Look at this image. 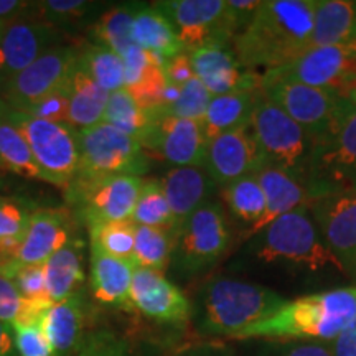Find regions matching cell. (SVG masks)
I'll return each instance as SVG.
<instances>
[{
    "label": "cell",
    "mask_w": 356,
    "mask_h": 356,
    "mask_svg": "<svg viewBox=\"0 0 356 356\" xmlns=\"http://www.w3.org/2000/svg\"><path fill=\"white\" fill-rule=\"evenodd\" d=\"M70 92V109H68V126L74 131L95 127L104 121L106 106H108L109 95L104 88H101L95 79L84 71L79 63L73 70L68 79Z\"/></svg>",
    "instance_id": "cell-28"
},
{
    "label": "cell",
    "mask_w": 356,
    "mask_h": 356,
    "mask_svg": "<svg viewBox=\"0 0 356 356\" xmlns=\"http://www.w3.org/2000/svg\"><path fill=\"white\" fill-rule=\"evenodd\" d=\"M266 195V213L254 226L248 228L246 236L259 234L266 226L300 207L314 203L309 188L304 181L291 173L273 165H262L254 173Z\"/></svg>",
    "instance_id": "cell-22"
},
{
    "label": "cell",
    "mask_w": 356,
    "mask_h": 356,
    "mask_svg": "<svg viewBox=\"0 0 356 356\" xmlns=\"http://www.w3.org/2000/svg\"><path fill=\"white\" fill-rule=\"evenodd\" d=\"M222 200L228 204L229 211L249 228L254 226L266 213L264 190L254 175H248L222 186Z\"/></svg>",
    "instance_id": "cell-33"
},
{
    "label": "cell",
    "mask_w": 356,
    "mask_h": 356,
    "mask_svg": "<svg viewBox=\"0 0 356 356\" xmlns=\"http://www.w3.org/2000/svg\"><path fill=\"white\" fill-rule=\"evenodd\" d=\"M132 221L137 226L167 229L175 236V220H173L170 204L167 202L160 180H144Z\"/></svg>",
    "instance_id": "cell-37"
},
{
    "label": "cell",
    "mask_w": 356,
    "mask_h": 356,
    "mask_svg": "<svg viewBox=\"0 0 356 356\" xmlns=\"http://www.w3.org/2000/svg\"><path fill=\"white\" fill-rule=\"evenodd\" d=\"M35 8L43 19V24H70L81 20L91 10L92 3L88 0H44L35 3Z\"/></svg>",
    "instance_id": "cell-45"
},
{
    "label": "cell",
    "mask_w": 356,
    "mask_h": 356,
    "mask_svg": "<svg viewBox=\"0 0 356 356\" xmlns=\"http://www.w3.org/2000/svg\"><path fill=\"white\" fill-rule=\"evenodd\" d=\"M129 345L109 328L88 332L74 356H129Z\"/></svg>",
    "instance_id": "cell-44"
},
{
    "label": "cell",
    "mask_w": 356,
    "mask_h": 356,
    "mask_svg": "<svg viewBox=\"0 0 356 356\" xmlns=\"http://www.w3.org/2000/svg\"><path fill=\"white\" fill-rule=\"evenodd\" d=\"M79 167L76 175H136L149 170V155L136 137L108 122L78 132Z\"/></svg>",
    "instance_id": "cell-10"
},
{
    "label": "cell",
    "mask_w": 356,
    "mask_h": 356,
    "mask_svg": "<svg viewBox=\"0 0 356 356\" xmlns=\"http://www.w3.org/2000/svg\"><path fill=\"white\" fill-rule=\"evenodd\" d=\"M79 51L71 47H51L29 68L2 86L3 101L12 109L22 111L68 83L76 68Z\"/></svg>",
    "instance_id": "cell-14"
},
{
    "label": "cell",
    "mask_w": 356,
    "mask_h": 356,
    "mask_svg": "<svg viewBox=\"0 0 356 356\" xmlns=\"http://www.w3.org/2000/svg\"><path fill=\"white\" fill-rule=\"evenodd\" d=\"M15 341L10 325L0 322V356H15Z\"/></svg>",
    "instance_id": "cell-52"
},
{
    "label": "cell",
    "mask_w": 356,
    "mask_h": 356,
    "mask_svg": "<svg viewBox=\"0 0 356 356\" xmlns=\"http://www.w3.org/2000/svg\"><path fill=\"white\" fill-rule=\"evenodd\" d=\"M317 0H266L236 35L233 50L246 71L286 66L309 51Z\"/></svg>",
    "instance_id": "cell-1"
},
{
    "label": "cell",
    "mask_w": 356,
    "mask_h": 356,
    "mask_svg": "<svg viewBox=\"0 0 356 356\" xmlns=\"http://www.w3.org/2000/svg\"><path fill=\"white\" fill-rule=\"evenodd\" d=\"M261 91L309 132L315 142L328 139L355 104L332 89L275 78L269 73L262 74Z\"/></svg>",
    "instance_id": "cell-6"
},
{
    "label": "cell",
    "mask_w": 356,
    "mask_h": 356,
    "mask_svg": "<svg viewBox=\"0 0 356 356\" xmlns=\"http://www.w3.org/2000/svg\"><path fill=\"white\" fill-rule=\"evenodd\" d=\"M86 325V302L76 292L63 302L53 304L43 317V330L53 356H74L81 346Z\"/></svg>",
    "instance_id": "cell-26"
},
{
    "label": "cell",
    "mask_w": 356,
    "mask_h": 356,
    "mask_svg": "<svg viewBox=\"0 0 356 356\" xmlns=\"http://www.w3.org/2000/svg\"><path fill=\"white\" fill-rule=\"evenodd\" d=\"M149 114L134 101L126 89H119L109 95L108 106H106L104 121L114 126L119 131L129 134L139 140L142 132L149 126Z\"/></svg>",
    "instance_id": "cell-39"
},
{
    "label": "cell",
    "mask_w": 356,
    "mask_h": 356,
    "mask_svg": "<svg viewBox=\"0 0 356 356\" xmlns=\"http://www.w3.org/2000/svg\"><path fill=\"white\" fill-rule=\"evenodd\" d=\"M195 76L203 83L211 96L261 89L262 74L239 66L228 47H204L188 53Z\"/></svg>",
    "instance_id": "cell-20"
},
{
    "label": "cell",
    "mask_w": 356,
    "mask_h": 356,
    "mask_svg": "<svg viewBox=\"0 0 356 356\" xmlns=\"http://www.w3.org/2000/svg\"><path fill=\"white\" fill-rule=\"evenodd\" d=\"M286 302V297L257 284L218 279L204 289L198 328L208 337L234 338L270 317Z\"/></svg>",
    "instance_id": "cell-3"
},
{
    "label": "cell",
    "mask_w": 356,
    "mask_h": 356,
    "mask_svg": "<svg viewBox=\"0 0 356 356\" xmlns=\"http://www.w3.org/2000/svg\"><path fill=\"white\" fill-rule=\"evenodd\" d=\"M55 37L51 25L43 22H7L6 29L0 32V84L3 86L50 50Z\"/></svg>",
    "instance_id": "cell-21"
},
{
    "label": "cell",
    "mask_w": 356,
    "mask_h": 356,
    "mask_svg": "<svg viewBox=\"0 0 356 356\" xmlns=\"http://www.w3.org/2000/svg\"><path fill=\"white\" fill-rule=\"evenodd\" d=\"M78 63L95 81L108 92L124 88V61L122 56L109 50L104 44H88L79 51Z\"/></svg>",
    "instance_id": "cell-35"
},
{
    "label": "cell",
    "mask_w": 356,
    "mask_h": 356,
    "mask_svg": "<svg viewBox=\"0 0 356 356\" xmlns=\"http://www.w3.org/2000/svg\"><path fill=\"white\" fill-rule=\"evenodd\" d=\"M163 193L175 220V236L198 208L210 202L215 184L203 167H173L160 178Z\"/></svg>",
    "instance_id": "cell-24"
},
{
    "label": "cell",
    "mask_w": 356,
    "mask_h": 356,
    "mask_svg": "<svg viewBox=\"0 0 356 356\" xmlns=\"http://www.w3.org/2000/svg\"><path fill=\"white\" fill-rule=\"evenodd\" d=\"M137 266L91 248V293L102 305L132 310L131 287Z\"/></svg>",
    "instance_id": "cell-25"
},
{
    "label": "cell",
    "mask_w": 356,
    "mask_h": 356,
    "mask_svg": "<svg viewBox=\"0 0 356 356\" xmlns=\"http://www.w3.org/2000/svg\"><path fill=\"white\" fill-rule=\"evenodd\" d=\"M15 350L20 356H53L51 346L40 322H17L12 325Z\"/></svg>",
    "instance_id": "cell-42"
},
{
    "label": "cell",
    "mask_w": 356,
    "mask_h": 356,
    "mask_svg": "<svg viewBox=\"0 0 356 356\" xmlns=\"http://www.w3.org/2000/svg\"><path fill=\"white\" fill-rule=\"evenodd\" d=\"M12 118L29 142L40 178L68 188L79 167L78 132L68 124L44 121L17 109H12Z\"/></svg>",
    "instance_id": "cell-7"
},
{
    "label": "cell",
    "mask_w": 356,
    "mask_h": 356,
    "mask_svg": "<svg viewBox=\"0 0 356 356\" xmlns=\"http://www.w3.org/2000/svg\"><path fill=\"white\" fill-rule=\"evenodd\" d=\"M152 6L170 20L186 53L228 47L239 33L228 0H163Z\"/></svg>",
    "instance_id": "cell-11"
},
{
    "label": "cell",
    "mask_w": 356,
    "mask_h": 356,
    "mask_svg": "<svg viewBox=\"0 0 356 356\" xmlns=\"http://www.w3.org/2000/svg\"><path fill=\"white\" fill-rule=\"evenodd\" d=\"M229 244L231 229L225 211L218 203L207 202L181 226L173 264L184 275L200 274L221 261Z\"/></svg>",
    "instance_id": "cell-12"
},
{
    "label": "cell",
    "mask_w": 356,
    "mask_h": 356,
    "mask_svg": "<svg viewBox=\"0 0 356 356\" xmlns=\"http://www.w3.org/2000/svg\"><path fill=\"white\" fill-rule=\"evenodd\" d=\"M140 177L111 175L83 177L76 175L66 188V200L76 208V220L89 226L108 221L132 220L142 188Z\"/></svg>",
    "instance_id": "cell-9"
},
{
    "label": "cell",
    "mask_w": 356,
    "mask_h": 356,
    "mask_svg": "<svg viewBox=\"0 0 356 356\" xmlns=\"http://www.w3.org/2000/svg\"><path fill=\"white\" fill-rule=\"evenodd\" d=\"M332 356H356V320H353L343 332L338 333L330 343Z\"/></svg>",
    "instance_id": "cell-49"
},
{
    "label": "cell",
    "mask_w": 356,
    "mask_h": 356,
    "mask_svg": "<svg viewBox=\"0 0 356 356\" xmlns=\"http://www.w3.org/2000/svg\"><path fill=\"white\" fill-rule=\"evenodd\" d=\"M279 356H332L328 343L320 341H299V343L287 346Z\"/></svg>",
    "instance_id": "cell-50"
},
{
    "label": "cell",
    "mask_w": 356,
    "mask_h": 356,
    "mask_svg": "<svg viewBox=\"0 0 356 356\" xmlns=\"http://www.w3.org/2000/svg\"><path fill=\"white\" fill-rule=\"evenodd\" d=\"M0 170L42 180L29 142L13 121L12 108L2 97H0Z\"/></svg>",
    "instance_id": "cell-32"
},
{
    "label": "cell",
    "mask_w": 356,
    "mask_h": 356,
    "mask_svg": "<svg viewBox=\"0 0 356 356\" xmlns=\"http://www.w3.org/2000/svg\"><path fill=\"white\" fill-rule=\"evenodd\" d=\"M254 252L257 259L264 262L286 261L312 270L332 266L341 270L309 207L297 208L266 226L257 236Z\"/></svg>",
    "instance_id": "cell-5"
},
{
    "label": "cell",
    "mask_w": 356,
    "mask_h": 356,
    "mask_svg": "<svg viewBox=\"0 0 356 356\" xmlns=\"http://www.w3.org/2000/svg\"><path fill=\"white\" fill-rule=\"evenodd\" d=\"M356 40L355 0H317L309 51Z\"/></svg>",
    "instance_id": "cell-27"
},
{
    "label": "cell",
    "mask_w": 356,
    "mask_h": 356,
    "mask_svg": "<svg viewBox=\"0 0 356 356\" xmlns=\"http://www.w3.org/2000/svg\"><path fill=\"white\" fill-rule=\"evenodd\" d=\"M191 356H222V355L218 353V351H215V350H211V348H207V350L193 351Z\"/></svg>",
    "instance_id": "cell-54"
},
{
    "label": "cell",
    "mask_w": 356,
    "mask_h": 356,
    "mask_svg": "<svg viewBox=\"0 0 356 356\" xmlns=\"http://www.w3.org/2000/svg\"><path fill=\"white\" fill-rule=\"evenodd\" d=\"M68 109L70 92L68 83H66L65 86L50 92V95L42 97V99L33 102V104H30L29 108L22 109V113H26L38 119H44V121L66 124L68 122Z\"/></svg>",
    "instance_id": "cell-46"
},
{
    "label": "cell",
    "mask_w": 356,
    "mask_h": 356,
    "mask_svg": "<svg viewBox=\"0 0 356 356\" xmlns=\"http://www.w3.org/2000/svg\"><path fill=\"white\" fill-rule=\"evenodd\" d=\"M124 89L144 111L163 108L167 79L163 73L165 60L155 53L134 47L122 55Z\"/></svg>",
    "instance_id": "cell-23"
},
{
    "label": "cell",
    "mask_w": 356,
    "mask_h": 356,
    "mask_svg": "<svg viewBox=\"0 0 356 356\" xmlns=\"http://www.w3.org/2000/svg\"><path fill=\"white\" fill-rule=\"evenodd\" d=\"M266 73L340 92L356 81V40L335 47L315 48L292 63L267 70Z\"/></svg>",
    "instance_id": "cell-15"
},
{
    "label": "cell",
    "mask_w": 356,
    "mask_h": 356,
    "mask_svg": "<svg viewBox=\"0 0 356 356\" xmlns=\"http://www.w3.org/2000/svg\"><path fill=\"white\" fill-rule=\"evenodd\" d=\"M33 211L22 200L0 197V239L24 236Z\"/></svg>",
    "instance_id": "cell-43"
},
{
    "label": "cell",
    "mask_w": 356,
    "mask_h": 356,
    "mask_svg": "<svg viewBox=\"0 0 356 356\" xmlns=\"http://www.w3.org/2000/svg\"><path fill=\"white\" fill-rule=\"evenodd\" d=\"M340 95L346 97V99H350L351 102H355L356 104V81H353L351 84H348L345 89H341Z\"/></svg>",
    "instance_id": "cell-53"
},
{
    "label": "cell",
    "mask_w": 356,
    "mask_h": 356,
    "mask_svg": "<svg viewBox=\"0 0 356 356\" xmlns=\"http://www.w3.org/2000/svg\"><path fill=\"white\" fill-rule=\"evenodd\" d=\"M137 225L132 220L108 221L89 226L91 248L119 259L134 261Z\"/></svg>",
    "instance_id": "cell-38"
},
{
    "label": "cell",
    "mask_w": 356,
    "mask_h": 356,
    "mask_svg": "<svg viewBox=\"0 0 356 356\" xmlns=\"http://www.w3.org/2000/svg\"><path fill=\"white\" fill-rule=\"evenodd\" d=\"M262 165L264 160L251 131V124L208 140L203 168L213 184L221 188L243 177L254 175Z\"/></svg>",
    "instance_id": "cell-16"
},
{
    "label": "cell",
    "mask_w": 356,
    "mask_h": 356,
    "mask_svg": "<svg viewBox=\"0 0 356 356\" xmlns=\"http://www.w3.org/2000/svg\"><path fill=\"white\" fill-rule=\"evenodd\" d=\"M163 73H165L167 84H172V86L178 88H181L184 84L188 83L191 78H195L188 53L184 51L180 53V55L167 60L165 65H163Z\"/></svg>",
    "instance_id": "cell-48"
},
{
    "label": "cell",
    "mask_w": 356,
    "mask_h": 356,
    "mask_svg": "<svg viewBox=\"0 0 356 356\" xmlns=\"http://www.w3.org/2000/svg\"><path fill=\"white\" fill-rule=\"evenodd\" d=\"M137 8L139 7L136 3H126V6L113 7L102 13L92 29L97 43L104 44L121 56L131 50L134 47L131 37L132 20Z\"/></svg>",
    "instance_id": "cell-36"
},
{
    "label": "cell",
    "mask_w": 356,
    "mask_h": 356,
    "mask_svg": "<svg viewBox=\"0 0 356 356\" xmlns=\"http://www.w3.org/2000/svg\"><path fill=\"white\" fill-rule=\"evenodd\" d=\"M24 304L25 299L20 296L19 289L0 266V322L12 327L19 320Z\"/></svg>",
    "instance_id": "cell-47"
},
{
    "label": "cell",
    "mask_w": 356,
    "mask_h": 356,
    "mask_svg": "<svg viewBox=\"0 0 356 356\" xmlns=\"http://www.w3.org/2000/svg\"><path fill=\"white\" fill-rule=\"evenodd\" d=\"M76 216L68 208H40L32 213L17 259L43 266L55 252L74 239Z\"/></svg>",
    "instance_id": "cell-19"
},
{
    "label": "cell",
    "mask_w": 356,
    "mask_h": 356,
    "mask_svg": "<svg viewBox=\"0 0 356 356\" xmlns=\"http://www.w3.org/2000/svg\"><path fill=\"white\" fill-rule=\"evenodd\" d=\"M2 269L13 280L20 296L26 300H50L48 299L47 277L43 266L22 264L19 261L3 262ZM51 302V300H50Z\"/></svg>",
    "instance_id": "cell-41"
},
{
    "label": "cell",
    "mask_w": 356,
    "mask_h": 356,
    "mask_svg": "<svg viewBox=\"0 0 356 356\" xmlns=\"http://www.w3.org/2000/svg\"><path fill=\"white\" fill-rule=\"evenodd\" d=\"M211 97L213 96L210 95V91L195 76L181 86L180 96H178V99L173 104L168 106V108H160V111L165 114L175 115V118L191 119V121L202 122Z\"/></svg>",
    "instance_id": "cell-40"
},
{
    "label": "cell",
    "mask_w": 356,
    "mask_h": 356,
    "mask_svg": "<svg viewBox=\"0 0 356 356\" xmlns=\"http://www.w3.org/2000/svg\"><path fill=\"white\" fill-rule=\"evenodd\" d=\"M356 320V286L332 289L287 300L270 317L234 337V340L320 341L330 343Z\"/></svg>",
    "instance_id": "cell-2"
},
{
    "label": "cell",
    "mask_w": 356,
    "mask_h": 356,
    "mask_svg": "<svg viewBox=\"0 0 356 356\" xmlns=\"http://www.w3.org/2000/svg\"><path fill=\"white\" fill-rule=\"evenodd\" d=\"M32 3L22 2V0H0V20L12 22L20 17Z\"/></svg>",
    "instance_id": "cell-51"
},
{
    "label": "cell",
    "mask_w": 356,
    "mask_h": 356,
    "mask_svg": "<svg viewBox=\"0 0 356 356\" xmlns=\"http://www.w3.org/2000/svg\"><path fill=\"white\" fill-rule=\"evenodd\" d=\"M261 96V89L213 96L204 118L202 119V127L207 140L215 139L221 134L234 131V129L249 126Z\"/></svg>",
    "instance_id": "cell-29"
},
{
    "label": "cell",
    "mask_w": 356,
    "mask_h": 356,
    "mask_svg": "<svg viewBox=\"0 0 356 356\" xmlns=\"http://www.w3.org/2000/svg\"><path fill=\"white\" fill-rule=\"evenodd\" d=\"M6 25H7V22L0 20V32H2V30H3V29H6Z\"/></svg>",
    "instance_id": "cell-55"
},
{
    "label": "cell",
    "mask_w": 356,
    "mask_h": 356,
    "mask_svg": "<svg viewBox=\"0 0 356 356\" xmlns=\"http://www.w3.org/2000/svg\"><path fill=\"white\" fill-rule=\"evenodd\" d=\"M43 269L47 277L48 299L53 304L63 302L76 293L84 280L81 239H71L65 248L44 262Z\"/></svg>",
    "instance_id": "cell-31"
},
{
    "label": "cell",
    "mask_w": 356,
    "mask_h": 356,
    "mask_svg": "<svg viewBox=\"0 0 356 356\" xmlns=\"http://www.w3.org/2000/svg\"><path fill=\"white\" fill-rule=\"evenodd\" d=\"M132 43L163 60L184 53V44L170 20L155 7H139L132 20Z\"/></svg>",
    "instance_id": "cell-30"
},
{
    "label": "cell",
    "mask_w": 356,
    "mask_h": 356,
    "mask_svg": "<svg viewBox=\"0 0 356 356\" xmlns=\"http://www.w3.org/2000/svg\"><path fill=\"white\" fill-rule=\"evenodd\" d=\"M309 208L341 270L356 279V193L317 200Z\"/></svg>",
    "instance_id": "cell-17"
},
{
    "label": "cell",
    "mask_w": 356,
    "mask_h": 356,
    "mask_svg": "<svg viewBox=\"0 0 356 356\" xmlns=\"http://www.w3.org/2000/svg\"><path fill=\"white\" fill-rule=\"evenodd\" d=\"M251 131L264 165L277 167L307 184L317 145L309 132L264 95L256 104Z\"/></svg>",
    "instance_id": "cell-4"
},
{
    "label": "cell",
    "mask_w": 356,
    "mask_h": 356,
    "mask_svg": "<svg viewBox=\"0 0 356 356\" xmlns=\"http://www.w3.org/2000/svg\"><path fill=\"white\" fill-rule=\"evenodd\" d=\"M149 126L139 137L145 154L175 167H203L208 140L202 122L175 118L160 109L147 111Z\"/></svg>",
    "instance_id": "cell-13"
},
{
    "label": "cell",
    "mask_w": 356,
    "mask_h": 356,
    "mask_svg": "<svg viewBox=\"0 0 356 356\" xmlns=\"http://www.w3.org/2000/svg\"><path fill=\"white\" fill-rule=\"evenodd\" d=\"M305 185L314 202L356 193V104L328 139L317 142Z\"/></svg>",
    "instance_id": "cell-8"
},
{
    "label": "cell",
    "mask_w": 356,
    "mask_h": 356,
    "mask_svg": "<svg viewBox=\"0 0 356 356\" xmlns=\"http://www.w3.org/2000/svg\"><path fill=\"white\" fill-rule=\"evenodd\" d=\"M177 246V238L173 233L160 228L137 226L136 246H134V262L144 269L163 270L170 264Z\"/></svg>",
    "instance_id": "cell-34"
},
{
    "label": "cell",
    "mask_w": 356,
    "mask_h": 356,
    "mask_svg": "<svg viewBox=\"0 0 356 356\" xmlns=\"http://www.w3.org/2000/svg\"><path fill=\"white\" fill-rule=\"evenodd\" d=\"M132 310L165 323H186L191 305L185 293L172 284L163 273L137 267L131 287Z\"/></svg>",
    "instance_id": "cell-18"
}]
</instances>
